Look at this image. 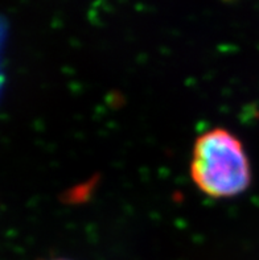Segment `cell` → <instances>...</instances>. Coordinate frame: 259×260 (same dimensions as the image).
<instances>
[{
	"label": "cell",
	"mask_w": 259,
	"mask_h": 260,
	"mask_svg": "<svg viewBox=\"0 0 259 260\" xmlns=\"http://www.w3.org/2000/svg\"><path fill=\"white\" fill-rule=\"evenodd\" d=\"M190 177L204 194L233 198L251 184V167L242 142L229 129L217 127L196 139Z\"/></svg>",
	"instance_id": "obj_1"
},
{
	"label": "cell",
	"mask_w": 259,
	"mask_h": 260,
	"mask_svg": "<svg viewBox=\"0 0 259 260\" xmlns=\"http://www.w3.org/2000/svg\"><path fill=\"white\" fill-rule=\"evenodd\" d=\"M50 260H68V259H63V257H56V259H50Z\"/></svg>",
	"instance_id": "obj_2"
}]
</instances>
